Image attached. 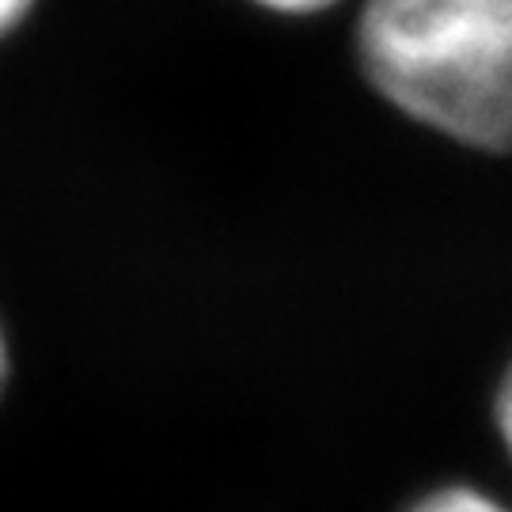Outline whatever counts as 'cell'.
Segmentation results:
<instances>
[{
	"mask_svg": "<svg viewBox=\"0 0 512 512\" xmlns=\"http://www.w3.org/2000/svg\"><path fill=\"white\" fill-rule=\"evenodd\" d=\"M12 380H16V342H12V327L0 311V403L8 399Z\"/></svg>",
	"mask_w": 512,
	"mask_h": 512,
	"instance_id": "8992f818",
	"label": "cell"
},
{
	"mask_svg": "<svg viewBox=\"0 0 512 512\" xmlns=\"http://www.w3.org/2000/svg\"><path fill=\"white\" fill-rule=\"evenodd\" d=\"M399 512H512V505L501 501L494 490L478 486V482L448 478V482H437V486H425Z\"/></svg>",
	"mask_w": 512,
	"mask_h": 512,
	"instance_id": "7a4b0ae2",
	"label": "cell"
},
{
	"mask_svg": "<svg viewBox=\"0 0 512 512\" xmlns=\"http://www.w3.org/2000/svg\"><path fill=\"white\" fill-rule=\"evenodd\" d=\"M357 76L410 126L512 152V0H353Z\"/></svg>",
	"mask_w": 512,
	"mask_h": 512,
	"instance_id": "6da1fadb",
	"label": "cell"
},
{
	"mask_svg": "<svg viewBox=\"0 0 512 512\" xmlns=\"http://www.w3.org/2000/svg\"><path fill=\"white\" fill-rule=\"evenodd\" d=\"M247 8H255L270 19H289V23H308V19H323L338 8H346L353 0H243Z\"/></svg>",
	"mask_w": 512,
	"mask_h": 512,
	"instance_id": "3957f363",
	"label": "cell"
},
{
	"mask_svg": "<svg viewBox=\"0 0 512 512\" xmlns=\"http://www.w3.org/2000/svg\"><path fill=\"white\" fill-rule=\"evenodd\" d=\"M494 433L501 440V452L509 459L512 467V361L509 368L501 372V380H497V391H494Z\"/></svg>",
	"mask_w": 512,
	"mask_h": 512,
	"instance_id": "277c9868",
	"label": "cell"
},
{
	"mask_svg": "<svg viewBox=\"0 0 512 512\" xmlns=\"http://www.w3.org/2000/svg\"><path fill=\"white\" fill-rule=\"evenodd\" d=\"M42 0H0V46L12 42V38L38 16Z\"/></svg>",
	"mask_w": 512,
	"mask_h": 512,
	"instance_id": "5b68a950",
	"label": "cell"
}]
</instances>
